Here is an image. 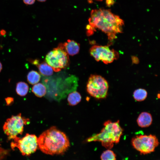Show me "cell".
Returning a JSON list of instances; mask_svg holds the SVG:
<instances>
[{
	"label": "cell",
	"instance_id": "cell-1",
	"mask_svg": "<svg viewBox=\"0 0 160 160\" xmlns=\"http://www.w3.org/2000/svg\"><path fill=\"white\" fill-rule=\"evenodd\" d=\"M87 26V34L91 35L98 29L106 33L110 41L117 38L116 35L121 33L124 21L113 14L110 9L100 8L92 10Z\"/></svg>",
	"mask_w": 160,
	"mask_h": 160
},
{
	"label": "cell",
	"instance_id": "cell-2",
	"mask_svg": "<svg viewBox=\"0 0 160 160\" xmlns=\"http://www.w3.org/2000/svg\"><path fill=\"white\" fill-rule=\"evenodd\" d=\"M38 147L44 153L52 155L63 154L70 146L68 137L55 127L44 131L38 138Z\"/></svg>",
	"mask_w": 160,
	"mask_h": 160
},
{
	"label": "cell",
	"instance_id": "cell-3",
	"mask_svg": "<svg viewBox=\"0 0 160 160\" xmlns=\"http://www.w3.org/2000/svg\"><path fill=\"white\" fill-rule=\"evenodd\" d=\"M104 127L99 133L94 134L87 140L88 142L99 141L103 146L107 149L112 148L114 143H118L123 130L120 126L119 121L112 122L110 120L105 121Z\"/></svg>",
	"mask_w": 160,
	"mask_h": 160
},
{
	"label": "cell",
	"instance_id": "cell-4",
	"mask_svg": "<svg viewBox=\"0 0 160 160\" xmlns=\"http://www.w3.org/2000/svg\"><path fill=\"white\" fill-rule=\"evenodd\" d=\"M45 60L55 72L59 71L67 67L69 63L68 55L64 50L62 44L49 52Z\"/></svg>",
	"mask_w": 160,
	"mask_h": 160
},
{
	"label": "cell",
	"instance_id": "cell-5",
	"mask_svg": "<svg viewBox=\"0 0 160 160\" xmlns=\"http://www.w3.org/2000/svg\"><path fill=\"white\" fill-rule=\"evenodd\" d=\"M131 143L135 149L143 155L154 152L159 144L157 137L151 134L136 135L132 138Z\"/></svg>",
	"mask_w": 160,
	"mask_h": 160
},
{
	"label": "cell",
	"instance_id": "cell-6",
	"mask_svg": "<svg viewBox=\"0 0 160 160\" xmlns=\"http://www.w3.org/2000/svg\"><path fill=\"white\" fill-rule=\"evenodd\" d=\"M87 87L88 92L93 97L100 99L105 98L107 97L108 83L100 75H92L89 78Z\"/></svg>",
	"mask_w": 160,
	"mask_h": 160
},
{
	"label": "cell",
	"instance_id": "cell-7",
	"mask_svg": "<svg viewBox=\"0 0 160 160\" xmlns=\"http://www.w3.org/2000/svg\"><path fill=\"white\" fill-rule=\"evenodd\" d=\"M29 122V119L22 116L20 113L16 116H12L7 119L4 125L3 129L8 140H13L18 135H22L23 131L24 125L27 124Z\"/></svg>",
	"mask_w": 160,
	"mask_h": 160
},
{
	"label": "cell",
	"instance_id": "cell-8",
	"mask_svg": "<svg viewBox=\"0 0 160 160\" xmlns=\"http://www.w3.org/2000/svg\"><path fill=\"white\" fill-rule=\"evenodd\" d=\"M13 140L11 148L14 149L17 148L23 156L30 155L36 151L38 147V138L34 135L27 133L22 138L17 137Z\"/></svg>",
	"mask_w": 160,
	"mask_h": 160
},
{
	"label": "cell",
	"instance_id": "cell-9",
	"mask_svg": "<svg viewBox=\"0 0 160 160\" xmlns=\"http://www.w3.org/2000/svg\"><path fill=\"white\" fill-rule=\"evenodd\" d=\"M89 52L96 61H101L105 64L112 62L119 57L117 52L110 49L108 45L93 46L90 49Z\"/></svg>",
	"mask_w": 160,
	"mask_h": 160
},
{
	"label": "cell",
	"instance_id": "cell-10",
	"mask_svg": "<svg viewBox=\"0 0 160 160\" xmlns=\"http://www.w3.org/2000/svg\"><path fill=\"white\" fill-rule=\"evenodd\" d=\"M64 50L68 55L73 56L78 54L80 49L79 44L75 41L68 40L63 44Z\"/></svg>",
	"mask_w": 160,
	"mask_h": 160
},
{
	"label": "cell",
	"instance_id": "cell-11",
	"mask_svg": "<svg viewBox=\"0 0 160 160\" xmlns=\"http://www.w3.org/2000/svg\"><path fill=\"white\" fill-rule=\"evenodd\" d=\"M31 61L32 64L37 67L40 73L42 75L49 76L53 74V70L52 68L47 63L43 62L39 63V61L36 59Z\"/></svg>",
	"mask_w": 160,
	"mask_h": 160
},
{
	"label": "cell",
	"instance_id": "cell-12",
	"mask_svg": "<svg viewBox=\"0 0 160 160\" xmlns=\"http://www.w3.org/2000/svg\"><path fill=\"white\" fill-rule=\"evenodd\" d=\"M152 121L151 114L148 112H144L139 115L137 119V122L139 127L145 128L150 126Z\"/></svg>",
	"mask_w": 160,
	"mask_h": 160
},
{
	"label": "cell",
	"instance_id": "cell-13",
	"mask_svg": "<svg viewBox=\"0 0 160 160\" xmlns=\"http://www.w3.org/2000/svg\"><path fill=\"white\" fill-rule=\"evenodd\" d=\"M32 91L36 96L42 97L46 93V88L42 84L38 83L35 84L32 87Z\"/></svg>",
	"mask_w": 160,
	"mask_h": 160
},
{
	"label": "cell",
	"instance_id": "cell-14",
	"mask_svg": "<svg viewBox=\"0 0 160 160\" xmlns=\"http://www.w3.org/2000/svg\"><path fill=\"white\" fill-rule=\"evenodd\" d=\"M28 89V84L24 82L20 81L16 84V92L18 95L21 96H24L26 95Z\"/></svg>",
	"mask_w": 160,
	"mask_h": 160
},
{
	"label": "cell",
	"instance_id": "cell-15",
	"mask_svg": "<svg viewBox=\"0 0 160 160\" xmlns=\"http://www.w3.org/2000/svg\"><path fill=\"white\" fill-rule=\"evenodd\" d=\"M81 98L80 94L78 92L75 91L69 95L68 101L70 105L73 106L79 103L81 100Z\"/></svg>",
	"mask_w": 160,
	"mask_h": 160
},
{
	"label": "cell",
	"instance_id": "cell-16",
	"mask_svg": "<svg viewBox=\"0 0 160 160\" xmlns=\"http://www.w3.org/2000/svg\"><path fill=\"white\" fill-rule=\"evenodd\" d=\"M41 76L40 74L36 71L32 70L29 72L27 75V80L29 83L35 84L40 80Z\"/></svg>",
	"mask_w": 160,
	"mask_h": 160
},
{
	"label": "cell",
	"instance_id": "cell-17",
	"mask_svg": "<svg viewBox=\"0 0 160 160\" xmlns=\"http://www.w3.org/2000/svg\"><path fill=\"white\" fill-rule=\"evenodd\" d=\"M147 92L145 89L139 88L135 90L133 93L134 99L137 101L144 100L147 97Z\"/></svg>",
	"mask_w": 160,
	"mask_h": 160
},
{
	"label": "cell",
	"instance_id": "cell-18",
	"mask_svg": "<svg viewBox=\"0 0 160 160\" xmlns=\"http://www.w3.org/2000/svg\"><path fill=\"white\" fill-rule=\"evenodd\" d=\"M100 159L101 160H116V155L113 151L107 149L102 153Z\"/></svg>",
	"mask_w": 160,
	"mask_h": 160
},
{
	"label": "cell",
	"instance_id": "cell-19",
	"mask_svg": "<svg viewBox=\"0 0 160 160\" xmlns=\"http://www.w3.org/2000/svg\"><path fill=\"white\" fill-rule=\"evenodd\" d=\"M7 105H10L12 104L14 102V99L12 97H7L5 99Z\"/></svg>",
	"mask_w": 160,
	"mask_h": 160
},
{
	"label": "cell",
	"instance_id": "cell-20",
	"mask_svg": "<svg viewBox=\"0 0 160 160\" xmlns=\"http://www.w3.org/2000/svg\"><path fill=\"white\" fill-rule=\"evenodd\" d=\"M97 1H101L103 0H95ZM106 4L108 6H110L113 5L114 3V1L113 0H106Z\"/></svg>",
	"mask_w": 160,
	"mask_h": 160
},
{
	"label": "cell",
	"instance_id": "cell-21",
	"mask_svg": "<svg viewBox=\"0 0 160 160\" xmlns=\"http://www.w3.org/2000/svg\"><path fill=\"white\" fill-rule=\"evenodd\" d=\"M35 0H23L24 2L26 4L31 5L33 4Z\"/></svg>",
	"mask_w": 160,
	"mask_h": 160
},
{
	"label": "cell",
	"instance_id": "cell-22",
	"mask_svg": "<svg viewBox=\"0 0 160 160\" xmlns=\"http://www.w3.org/2000/svg\"><path fill=\"white\" fill-rule=\"evenodd\" d=\"M5 31H4V30H1L0 32V34L2 35H4V34H5Z\"/></svg>",
	"mask_w": 160,
	"mask_h": 160
},
{
	"label": "cell",
	"instance_id": "cell-23",
	"mask_svg": "<svg viewBox=\"0 0 160 160\" xmlns=\"http://www.w3.org/2000/svg\"><path fill=\"white\" fill-rule=\"evenodd\" d=\"M2 69V65L1 63L0 62V72Z\"/></svg>",
	"mask_w": 160,
	"mask_h": 160
},
{
	"label": "cell",
	"instance_id": "cell-24",
	"mask_svg": "<svg viewBox=\"0 0 160 160\" xmlns=\"http://www.w3.org/2000/svg\"><path fill=\"white\" fill-rule=\"evenodd\" d=\"M37 0L40 2H44L46 1V0Z\"/></svg>",
	"mask_w": 160,
	"mask_h": 160
}]
</instances>
